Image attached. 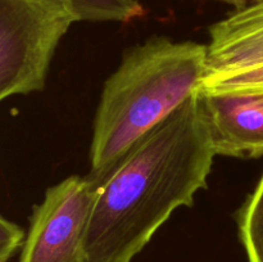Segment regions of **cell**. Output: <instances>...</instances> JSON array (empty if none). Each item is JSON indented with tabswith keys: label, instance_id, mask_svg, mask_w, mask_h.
<instances>
[{
	"label": "cell",
	"instance_id": "cell-1",
	"mask_svg": "<svg viewBox=\"0 0 263 262\" xmlns=\"http://www.w3.org/2000/svg\"><path fill=\"white\" fill-rule=\"evenodd\" d=\"M216 157L199 92L94 182L84 262H131L179 207L207 185Z\"/></svg>",
	"mask_w": 263,
	"mask_h": 262
},
{
	"label": "cell",
	"instance_id": "cell-2",
	"mask_svg": "<svg viewBox=\"0 0 263 262\" xmlns=\"http://www.w3.org/2000/svg\"><path fill=\"white\" fill-rule=\"evenodd\" d=\"M207 57L204 44L163 36L127 51L98 105L87 175L92 182L199 90Z\"/></svg>",
	"mask_w": 263,
	"mask_h": 262
},
{
	"label": "cell",
	"instance_id": "cell-3",
	"mask_svg": "<svg viewBox=\"0 0 263 262\" xmlns=\"http://www.w3.org/2000/svg\"><path fill=\"white\" fill-rule=\"evenodd\" d=\"M74 22L69 0H0V103L44 89L57 46Z\"/></svg>",
	"mask_w": 263,
	"mask_h": 262
},
{
	"label": "cell",
	"instance_id": "cell-4",
	"mask_svg": "<svg viewBox=\"0 0 263 262\" xmlns=\"http://www.w3.org/2000/svg\"><path fill=\"white\" fill-rule=\"evenodd\" d=\"M94 200V182L87 176L74 175L49 188L33 208L20 262H84Z\"/></svg>",
	"mask_w": 263,
	"mask_h": 262
},
{
	"label": "cell",
	"instance_id": "cell-5",
	"mask_svg": "<svg viewBox=\"0 0 263 262\" xmlns=\"http://www.w3.org/2000/svg\"><path fill=\"white\" fill-rule=\"evenodd\" d=\"M198 92L216 156H263V94Z\"/></svg>",
	"mask_w": 263,
	"mask_h": 262
},
{
	"label": "cell",
	"instance_id": "cell-6",
	"mask_svg": "<svg viewBox=\"0 0 263 262\" xmlns=\"http://www.w3.org/2000/svg\"><path fill=\"white\" fill-rule=\"evenodd\" d=\"M210 39L207 74L263 66V0L211 26Z\"/></svg>",
	"mask_w": 263,
	"mask_h": 262
},
{
	"label": "cell",
	"instance_id": "cell-7",
	"mask_svg": "<svg viewBox=\"0 0 263 262\" xmlns=\"http://www.w3.org/2000/svg\"><path fill=\"white\" fill-rule=\"evenodd\" d=\"M238 223L248 262H263V175L239 212Z\"/></svg>",
	"mask_w": 263,
	"mask_h": 262
},
{
	"label": "cell",
	"instance_id": "cell-8",
	"mask_svg": "<svg viewBox=\"0 0 263 262\" xmlns=\"http://www.w3.org/2000/svg\"><path fill=\"white\" fill-rule=\"evenodd\" d=\"M79 21L130 22L145 10L139 0H69Z\"/></svg>",
	"mask_w": 263,
	"mask_h": 262
},
{
	"label": "cell",
	"instance_id": "cell-9",
	"mask_svg": "<svg viewBox=\"0 0 263 262\" xmlns=\"http://www.w3.org/2000/svg\"><path fill=\"white\" fill-rule=\"evenodd\" d=\"M199 91L263 94V66L240 71L208 73L200 84Z\"/></svg>",
	"mask_w": 263,
	"mask_h": 262
},
{
	"label": "cell",
	"instance_id": "cell-10",
	"mask_svg": "<svg viewBox=\"0 0 263 262\" xmlns=\"http://www.w3.org/2000/svg\"><path fill=\"white\" fill-rule=\"evenodd\" d=\"M25 233L15 223L0 216V262H8L23 246Z\"/></svg>",
	"mask_w": 263,
	"mask_h": 262
},
{
	"label": "cell",
	"instance_id": "cell-11",
	"mask_svg": "<svg viewBox=\"0 0 263 262\" xmlns=\"http://www.w3.org/2000/svg\"><path fill=\"white\" fill-rule=\"evenodd\" d=\"M221 2L226 3V4L229 5H233V7L235 8V10H239L248 7V5L253 4V3L259 2V0H221Z\"/></svg>",
	"mask_w": 263,
	"mask_h": 262
}]
</instances>
